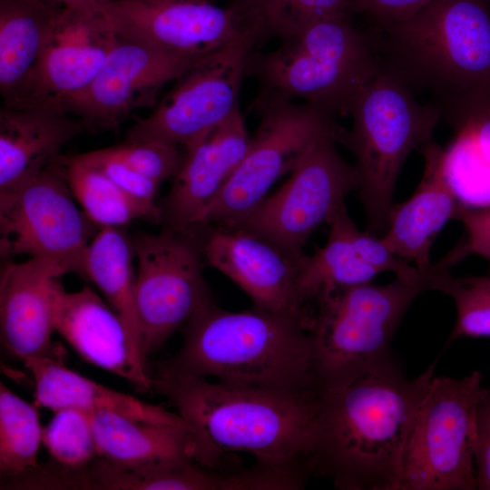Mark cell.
<instances>
[{
  "mask_svg": "<svg viewBox=\"0 0 490 490\" xmlns=\"http://www.w3.org/2000/svg\"><path fill=\"white\" fill-rule=\"evenodd\" d=\"M57 162L74 198L100 228H119L137 219L162 220L160 207L134 199L77 155L60 156Z\"/></svg>",
  "mask_w": 490,
  "mask_h": 490,
  "instance_id": "obj_27",
  "label": "cell"
},
{
  "mask_svg": "<svg viewBox=\"0 0 490 490\" xmlns=\"http://www.w3.org/2000/svg\"><path fill=\"white\" fill-rule=\"evenodd\" d=\"M309 322V318L254 307L230 311L211 299L181 328V348L160 363L156 373L213 377L231 385L318 391L312 374Z\"/></svg>",
  "mask_w": 490,
  "mask_h": 490,
  "instance_id": "obj_3",
  "label": "cell"
},
{
  "mask_svg": "<svg viewBox=\"0 0 490 490\" xmlns=\"http://www.w3.org/2000/svg\"><path fill=\"white\" fill-rule=\"evenodd\" d=\"M84 163L97 169L134 199L156 205L155 196L161 183L147 178L113 155L108 148L77 154Z\"/></svg>",
  "mask_w": 490,
  "mask_h": 490,
  "instance_id": "obj_37",
  "label": "cell"
},
{
  "mask_svg": "<svg viewBox=\"0 0 490 490\" xmlns=\"http://www.w3.org/2000/svg\"><path fill=\"white\" fill-rule=\"evenodd\" d=\"M373 34L384 61L438 100L490 82V0H431Z\"/></svg>",
  "mask_w": 490,
  "mask_h": 490,
  "instance_id": "obj_7",
  "label": "cell"
},
{
  "mask_svg": "<svg viewBox=\"0 0 490 490\" xmlns=\"http://www.w3.org/2000/svg\"><path fill=\"white\" fill-rule=\"evenodd\" d=\"M133 257L132 240L123 231L117 227L101 228L87 248L84 279L99 289L105 301L122 319L132 344L142 355Z\"/></svg>",
  "mask_w": 490,
  "mask_h": 490,
  "instance_id": "obj_26",
  "label": "cell"
},
{
  "mask_svg": "<svg viewBox=\"0 0 490 490\" xmlns=\"http://www.w3.org/2000/svg\"><path fill=\"white\" fill-rule=\"evenodd\" d=\"M434 267L432 289L451 297L456 306V322L447 343L463 337H490V275L455 277L449 270Z\"/></svg>",
  "mask_w": 490,
  "mask_h": 490,
  "instance_id": "obj_31",
  "label": "cell"
},
{
  "mask_svg": "<svg viewBox=\"0 0 490 490\" xmlns=\"http://www.w3.org/2000/svg\"><path fill=\"white\" fill-rule=\"evenodd\" d=\"M59 8H75L96 6L108 0H43Z\"/></svg>",
  "mask_w": 490,
  "mask_h": 490,
  "instance_id": "obj_40",
  "label": "cell"
},
{
  "mask_svg": "<svg viewBox=\"0 0 490 490\" xmlns=\"http://www.w3.org/2000/svg\"><path fill=\"white\" fill-rule=\"evenodd\" d=\"M281 40L273 51L249 57L247 72L260 86L257 109L301 99L333 118L348 115L384 64L373 34L356 27L348 15L315 19Z\"/></svg>",
  "mask_w": 490,
  "mask_h": 490,
  "instance_id": "obj_4",
  "label": "cell"
},
{
  "mask_svg": "<svg viewBox=\"0 0 490 490\" xmlns=\"http://www.w3.org/2000/svg\"><path fill=\"white\" fill-rule=\"evenodd\" d=\"M255 43L227 46L194 63L126 142L160 141L187 149L237 109L241 82Z\"/></svg>",
  "mask_w": 490,
  "mask_h": 490,
  "instance_id": "obj_14",
  "label": "cell"
},
{
  "mask_svg": "<svg viewBox=\"0 0 490 490\" xmlns=\"http://www.w3.org/2000/svg\"><path fill=\"white\" fill-rule=\"evenodd\" d=\"M261 119L242 161L191 227H230L249 214L271 186L290 172L309 147L338 124L308 103L274 102L258 108Z\"/></svg>",
  "mask_w": 490,
  "mask_h": 490,
  "instance_id": "obj_12",
  "label": "cell"
},
{
  "mask_svg": "<svg viewBox=\"0 0 490 490\" xmlns=\"http://www.w3.org/2000/svg\"><path fill=\"white\" fill-rule=\"evenodd\" d=\"M348 115L351 127L338 128L337 142L356 159L367 230L384 234L401 169L412 152L432 142L442 111L438 104L420 103L404 75L384 61L356 95Z\"/></svg>",
  "mask_w": 490,
  "mask_h": 490,
  "instance_id": "obj_6",
  "label": "cell"
},
{
  "mask_svg": "<svg viewBox=\"0 0 490 490\" xmlns=\"http://www.w3.org/2000/svg\"><path fill=\"white\" fill-rule=\"evenodd\" d=\"M328 221H333L340 228L356 254L379 273L389 271L395 273L397 278L405 279H416L424 273L394 254L380 237L368 230H359L348 214L345 202L335 211Z\"/></svg>",
  "mask_w": 490,
  "mask_h": 490,
  "instance_id": "obj_34",
  "label": "cell"
},
{
  "mask_svg": "<svg viewBox=\"0 0 490 490\" xmlns=\"http://www.w3.org/2000/svg\"><path fill=\"white\" fill-rule=\"evenodd\" d=\"M489 394L478 371L433 377L407 440L398 490L476 489L478 411Z\"/></svg>",
  "mask_w": 490,
  "mask_h": 490,
  "instance_id": "obj_8",
  "label": "cell"
},
{
  "mask_svg": "<svg viewBox=\"0 0 490 490\" xmlns=\"http://www.w3.org/2000/svg\"><path fill=\"white\" fill-rule=\"evenodd\" d=\"M436 362L415 378L398 368L320 394L313 475L343 490H398L407 440Z\"/></svg>",
  "mask_w": 490,
  "mask_h": 490,
  "instance_id": "obj_2",
  "label": "cell"
},
{
  "mask_svg": "<svg viewBox=\"0 0 490 490\" xmlns=\"http://www.w3.org/2000/svg\"><path fill=\"white\" fill-rule=\"evenodd\" d=\"M57 160L19 189L0 194V249L84 279L93 222L77 209Z\"/></svg>",
  "mask_w": 490,
  "mask_h": 490,
  "instance_id": "obj_13",
  "label": "cell"
},
{
  "mask_svg": "<svg viewBox=\"0 0 490 490\" xmlns=\"http://www.w3.org/2000/svg\"><path fill=\"white\" fill-rule=\"evenodd\" d=\"M37 408L0 383V474L5 479L40 466L43 427Z\"/></svg>",
  "mask_w": 490,
  "mask_h": 490,
  "instance_id": "obj_29",
  "label": "cell"
},
{
  "mask_svg": "<svg viewBox=\"0 0 490 490\" xmlns=\"http://www.w3.org/2000/svg\"><path fill=\"white\" fill-rule=\"evenodd\" d=\"M96 6L60 12L24 98L16 106L44 101L62 103L93 82L118 41Z\"/></svg>",
  "mask_w": 490,
  "mask_h": 490,
  "instance_id": "obj_17",
  "label": "cell"
},
{
  "mask_svg": "<svg viewBox=\"0 0 490 490\" xmlns=\"http://www.w3.org/2000/svg\"><path fill=\"white\" fill-rule=\"evenodd\" d=\"M42 444L54 466L78 470L98 458L91 413L77 408L54 411L43 427Z\"/></svg>",
  "mask_w": 490,
  "mask_h": 490,
  "instance_id": "obj_30",
  "label": "cell"
},
{
  "mask_svg": "<svg viewBox=\"0 0 490 490\" xmlns=\"http://www.w3.org/2000/svg\"><path fill=\"white\" fill-rule=\"evenodd\" d=\"M431 0H353L351 11L368 17L375 29L407 20Z\"/></svg>",
  "mask_w": 490,
  "mask_h": 490,
  "instance_id": "obj_38",
  "label": "cell"
},
{
  "mask_svg": "<svg viewBox=\"0 0 490 490\" xmlns=\"http://www.w3.org/2000/svg\"><path fill=\"white\" fill-rule=\"evenodd\" d=\"M420 152L425 161L421 181L409 199L394 203L380 238L394 254L425 272L432 265L436 236L455 219L461 201L447 173L446 149L432 141Z\"/></svg>",
  "mask_w": 490,
  "mask_h": 490,
  "instance_id": "obj_22",
  "label": "cell"
},
{
  "mask_svg": "<svg viewBox=\"0 0 490 490\" xmlns=\"http://www.w3.org/2000/svg\"><path fill=\"white\" fill-rule=\"evenodd\" d=\"M34 381L37 407L56 411L77 408L89 413L109 412L133 419L188 426L176 412L112 389L65 367L64 360L33 358L24 362Z\"/></svg>",
  "mask_w": 490,
  "mask_h": 490,
  "instance_id": "obj_24",
  "label": "cell"
},
{
  "mask_svg": "<svg viewBox=\"0 0 490 490\" xmlns=\"http://www.w3.org/2000/svg\"><path fill=\"white\" fill-rule=\"evenodd\" d=\"M152 390L165 397L187 423L194 462L217 468L231 453L258 463L307 470L320 402L318 391L231 385L209 378L155 373Z\"/></svg>",
  "mask_w": 490,
  "mask_h": 490,
  "instance_id": "obj_1",
  "label": "cell"
},
{
  "mask_svg": "<svg viewBox=\"0 0 490 490\" xmlns=\"http://www.w3.org/2000/svg\"><path fill=\"white\" fill-rule=\"evenodd\" d=\"M454 132L490 167V82L437 103Z\"/></svg>",
  "mask_w": 490,
  "mask_h": 490,
  "instance_id": "obj_32",
  "label": "cell"
},
{
  "mask_svg": "<svg viewBox=\"0 0 490 490\" xmlns=\"http://www.w3.org/2000/svg\"><path fill=\"white\" fill-rule=\"evenodd\" d=\"M436 273L431 265L416 279L338 289L310 304L312 374L319 394L397 368L391 353L394 334L414 300L432 289Z\"/></svg>",
  "mask_w": 490,
  "mask_h": 490,
  "instance_id": "obj_5",
  "label": "cell"
},
{
  "mask_svg": "<svg viewBox=\"0 0 490 490\" xmlns=\"http://www.w3.org/2000/svg\"><path fill=\"white\" fill-rule=\"evenodd\" d=\"M210 227L203 238L205 261L252 300L253 307L310 318L297 294L298 260L267 240L239 228Z\"/></svg>",
  "mask_w": 490,
  "mask_h": 490,
  "instance_id": "obj_16",
  "label": "cell"
},
{
  "mask_svg": "<svg viewBox=\"0 0 490 490\" xmlns=\"http://www.w3.org/2000/svg\"><path fill=\"white\" fill-rule=\"evenodd\" d=\"M43 0H0V91L18 105L62 11Z\"/></svg>",
  "mask_w": 490,
  "mask_h": 490,
  "instance_id": "obj_25",
  "label": "cell"
},
{
  "mask_svg": "<svg viewBox=\"0 0 490 490\" xmlns=\"http://www.w3.org/2000/svg\"><path fill=\"white\" fill-rule=\"evenodd\" d=\"M62 275L50 263L30 258L8 261L0 274V331L5 349L24 362L33 358L64 360L53 342V285Z\"/></svg>",
  "mask_w": 490,
  "mask_h": 490,
  "instance_id": "obj_20",
  "label": "cell"
},
{
  "mask_svg": "<svg viewBox=\"0 0 490 490\" xmlns=\"http://www.w3.org/2000/svg\"><path fill=\"white\" fill-rule=\"evenodd\" d=\"M475 466L476 488L490 490V394L479 407Z\"/></svg>",
  "mask_w": 490,
  "mask_h": 490,
  "instance_id": "obj_39",
  "label": "cell"
},
{
  "mask_svg": "<svg viewBox=\"0 0 490 490\" xmlns=\"http://www.w3.org/2000/svg\"><path fill=\"white\" fill-rule=\"evenodd\" d=\"M198 60L118 37L93 82L61 103L89 128L114 126L132 111L153 103L163 85Z\"/></svg>",
  "mask_w": 490,
  "mask_h": 490,
  "instance_id": "obj_15",
  "label": "cell"
},
{
  "mask_svg": "<svg viewBox=\"0 0 490 490\" xmlns=\"http://www.w3.org/2000/svg\"><path fill=\"white\" fill-rule=\"evenodd\" d=\"M263 34L286 38L306 24L325 16L348 15L353 0H247Z\"/></svg>",
  "mask_w": 490,
  "mask_h": 490,
  "instance_id": "obj_33",
  "label": "cell"
},
{
  "mask_svg": "<svg viewBox=\"0 0 490 490\" xmlns=\"http://www.w3.org/2000/svg\"><path fill=\"white\" fill-rule=\"evenodd\" d=\"M326 244L305 252L298 260L297 294L300 304L309 308L319 296L338 289L370 283L379 274L355 252L350 241L333 221Z\"/></svg>",
  "mask_w": 490,
  "mask_h": 490,
  "instance_id": "obj_28",
  "label": "cell"
},
{
  "mask_svg": "<svg viewBox=\"0 0 490 490\" xmlns=\"http://www.w3.org/2000/svg\"><path fill=\"white\" fill-rule=\"evenodd\" d=\"M197 227L140 233L132 240L137 260L135 301L141 352L161 348L211 301L203 277V238Z\"/></svg>",
  "mask_w": 490,
  "mask_h": 490,
  "instance_id": "obj_10",
  "label": "cell"
},
{
  "mask_svg": "<svg viewBox=\"0 0 490 490\" xmlns=\"http://www.w3.org/2000/svg\"><path fill=\"white\" fill-rule=\"evenodd\" d=\"M98 456L133 469H171L194 462L189 426L91 413Z\"/></svg>",
  "mask_w": 490,
  "mask_h": 490,
  "instance_id": "obj_23",
  "label": "cell"
},
{
  "mask_svg": "<svg viewBox=\"0 0 490 490\" xmlns=\"http://www.w3.org/2000/svg\"><path fill=\"white\" fill-rule=\"evenodd\" d=\"M454 220L463 224L464 235L435 265L451 270L470 255H477L490 261V204L471 207L461 202Z\"/></svg>",
  "mask_w": 490,
  "mask_h": 490,
  "instance_id": "obj_36",
  "label": "cell"
},
{
  "mask_svg": "<svg viewBox=\"0 0 490 490\" xmlns=\"http://www.w3.org/2000/svg\"><path fill=\"white\" fill-rule=\"evenodd\" d=\"M59 279L52 291L54 331L86 362L129 381L141 392L152 391L145 360L115 311L91 288L67 291Z\"/></svg>",
  "mask_w": 490,
  "mask_h": 490,
  "instance_id": "obj_18",
  "label": "cell"
},
{
  "mask_svg": "<svg viewBox=\"0 0 490 490\" xmlns=\"http://www.w3.org/2000/svg\"><path fill=\"white\" fill-rule=\"evenodd\" d=\"M89 128L58 102L0 110V194L14 191L60 157L74 137Z\"/></svg>",
  "mask_w": 490,
  "mask_h": 490,
  "instance_id": "obj_21",
  "label": "cell"
},
{
  "mask_svg": "<svg viewBox=\"0 0 490 490\" xmlns=\"http://www.w3.org/2000/svg\"><path fill=\"white\" fill-rule=\"evenodd\" d=\"M244 118L237 109L220 124L185 149L162 210L166 229L184 230L219 194L250 144Z\"/></svg>",
  "mask_w": 490,
  "mask_h": 490,
  "instance_id": "obj_19",
  "label": "cell"
},
{
  "mask_svg": "<svg viewBox=\"0 0 490 490\" xmlns=\"http://www.w3.org/2000/svg\"><path fill=\"white\" fill-rule=\"evenodd\" d=\"M96 7L118 37L192 59L264 35L247 0L229 7L208 0H108Z\"/></svg>",
  "mask_w": 490,
  "mask_h": 490,
  "instance_id": "obj_11",
  "label": "cell"
},
{
  "mask_svg": "<svg viewBox=\"0 0 490 490\" xmlns=\"http://www.w3.org/2000/svg\"><path fill=\"white\" fill-rule=\"evenodd\" d=\"M339 125L321 134L305 152L284 184L265 197L232 228L252 232L299 257L311 234L358 190L360 175L337 149Z\"/></svg>",
  "mask_w": 490,
  "mask_h": 490,
  "instance_id": "obj_9",
  "label": "cell"
},
{
  "mask_svg": "<svg viewBox=\"0 0 490 490\" xmlns=\"http://www.w3.org/2000/svg\"><path fill=\"white\" fill-rule=\"evenodd\" d=\"M108 150L134 171L159 183L174 177L184 159L179 146L160 141L126 142Z\"/></svg>",
  "mask_w": 490,
  "mask_h": 490,
  "instance_id": "obj_35",
  "label": "cell"
}]
</instances>
